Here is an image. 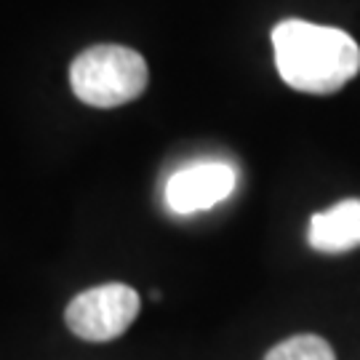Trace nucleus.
<instances>
[{
    "mask_svg": "<svg viewBox=\"0 0 360 360\" xmlns=\"http://www.w3.org/2000/svg\"><path fill=\"white\" fill-rule=\"evenodd\" d=\"M272 51L285 86L304 94H334L360 72V46L339 27L283 19L272 30Z\"/></svg>",
    "mask_w": 360,
    "mask_h": 360,
    "instance_id": "1",
    "label": "nucleus"
},
{
    "mask_svg": "<svg viewBox=\"0 0 360 360\" xmlns=\"http://www.w3.org/2000/svg\"><path fill=\"white\" fill-rule=\"evenodd\" d=\"M147 62L142 53L115 43H102L77 56L70 67V83L80 102L91 107H120L147 89Z\"/></svg>",
    "mask_w": 360,
    "mask_h": 360,
    "instance_id": "2",
    "label": "nucleus"
},
{
    "mask_svg": "<svg viewBox=\"0 0 360 360\" xmlns=\"http://www.w3.org/2000/svg\"><path fill=\"white\" fill-rule=\"evenodd\" d=\"M142 307L139 294L126 283L94 285L67 304V328L86 342H112L136 321Z\"/></svg>",
    "mask_w": 360,
    "mask_h": 360,
    "instance_id": "3",
    "label": "nucleus"
},
{
    "mask_svg": "<svg viewBox=\"0 0 360 360\" xmlns=\"http://www.w3.org/2000/svg\"><path fill=\"white\" fill-rule=\"evenodd\" d=\"M235 190V168L221 160H203L179 168L166 181V206L179 214H198L227 200Z\"/></svg>",
    "mask_w": 360,
    "mask_h": 360,
    "instance_id": "4",
    "label": "nucleus"
},
{
    "mask_svg": "<svg viewBox=\"0 0 360 360\" xmlns=\"http://www.w3.org/2000/svg\"><path fill=\"white\" fill-rule=\"evenodd\" d=\"M307 240L321 254H345L360 245V198H349L309 219Z\"/></svg>",
    "mask_w": 360,
    "mask_h": 360,
    "instance_id": "5",
    "label": "nucleus"
},
{
    "mask_svg": "<svg viewBox=\"0 0 360 360\" xmlns=\"http://www.w3.org/2000/svg\"><path fill=\"white\" fill-rule=\"evenodd\" d=\"M264 360H336V352L323 336L299 334L275 345Z\"/></svg>",
    "mask_w": 360,
    "mask_h": 360,
    "instance_id": "6",
    "label": "nucleus"
}]
</instances>
